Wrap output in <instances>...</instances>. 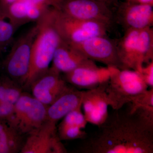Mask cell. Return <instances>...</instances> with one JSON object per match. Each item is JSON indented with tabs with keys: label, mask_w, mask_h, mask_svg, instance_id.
Wrapping results in <instances>:
<instances>
[{
	"label": "cell",
	"mask_w": 153,
	"mask_h": 153,
	"mask_svg": "<svg viewBox=\"0 0 153 153\" xmlns=\"http://www.w3.org/2000/svg\"><path fill=\"white\" fill-rule=\"evenodd\" d=\"M100 1L104 3L108 6L110 7V6L114 5V4H117V0H97Z\"/></svg>",
	"instance_id": "obj_25"
},
{
	"label": "cell",
	"mask_w": 153,
	"mask_h": 153,
	"mask_svg": "<svg viewBox=\"0 0 153 153\" xmlns=\"http://www.w3.org/2000/svg\"><path fill=\"white\" fill-rule=\"evenodd\" d=\"M23 92V88L8 76L0 78V102L14 104Z\"/></svg>",
	"instance_id": "obj_20"
},
{
	"label": "cell",
	"mask_w": 153,
	"mask_h": 153,
	"mask_svg": "<svg viewBox=\"0 0 153 153\" xmlns=\"http://www.w3.org/2000/svg\"><path fill=\"white\" fill-rule=\"evenodd\" d=\"M68 86L66 80L61 76V73L51 66L32 83L30 89L34 97L49 106Z\"/></svg>",
	"instance_id": "obj_13"
},
{
	"label": "cell",
	"mask_w": 153,
	"mask_h": 153,
	"mask_svg": "<svg viewBox=\"0 0 153 153\" xmlns=\"http://www.w3.org/2000/svg\"><path fill=\"white\" fill-rule=\"evenodd\" d=\"M82 153H153V126L127 109L114 110L96 131L82 140Z\"/></svg>",
	"instance_id": "obj_1"
},
{
	"label": "cell",
	"mask_w": 153,
	"mask_h": 153,
	"mask_svg": "<svg viewBox=\"0 0 153 153\" xmlns=\"http://www.w3.org/2000/svg\"><path fill=\"white\" fill-rule=\"evenodd\" d=\"M23 1L29 2L53 7L55 8L58 7L61 0H0V7H3L15 2Z\"/></svg>",
	"instance_id": "obj_23"
},
{
	"label": "cell",
	"mask_w": 153,
	"mask_h": 153,
	"mask_svg": "<svg viewBox=\"0 0 153 153\" xmlns=\"http://www.w3.org/2000/svg\"><path fill=\"white\" fill-rule=\"evenodd\" d=\"M52 7L37 22L38 31L33 42L30 70L23 88L30 89L35 80L50 68L54 54L63 40L55 27Z\"/></svg>",
	"instance_id": "obj_2"
},
{
	"label": "cell",
	"mask_w": 153,
	"mask_h": 153,
	"mask_svg": "<svg viewBox=\"0 0 153 153\" xmlns=\"http://www.w3.org/2000/svg\"><path fill=\"white\" fill-rule=\"evenodd\" d=\"M118 54L123 69L140 71L143 66L153 60V31L129 29L116 41Z\"/></svg>",
	"instance_id": "obj_3"
},
{
	"label": "cell",
	"mask_w": 153,
	"mask_h": 153,
	"mask_svg": "<svg viewBox=\"0 0 153 153\" xmlns=\"http://www.w3.org/2000/svg\"><path fill=\"white\" fill-rule=\"evenodd\" d=\"M106 82L95 88L82 91V107L85 120L97 126L104 122L109 114V102L105 91Z\"/></svg>",
	"instance_id": "obj_14"
},
{
	"label": "cell",
	"mask_w": 153,
	"mask_h": 153,
	"mask_svg": "<svg viewBox=\"0 0 153 153\" xmlns=\"http://www.w3.org/2000/svg\"><path fill=\"white\" fill-rule=\"evenodd\" d=\"M111 67V74L105 84L109 106L113 110L123 108L148 89L138 71Z\"/></svg>",
	"instance_id": "obj_4"
},
{
	"label": "cell",
	"mask_w": 153,
	"mask_h": 153,
	"mask_svg": "<svg viewBox=\"0 0 153 153\" xmlns=\"http://www.w3.org/2000/svg\"><path fill=\"white\" fill-rule=\"evenodd\" d=\"M79 107L66 114L57 127V134L61 141L85 139L88 135L84 130L88 123Z\"/></svg>",
	"instance_id": "obj_17"
},
{
	"label": "cell",
	"mask_w": 153,
	"mask_h": 153,
	"mask_svg": "<svg viewBox=\"0 0 153 153\" xmlns=\"http://www.w3.org/2000/svg\"><path fill=\"white\" fill-rule=\"evenodd\" d=\"M38 31L36 23L14 42L3 63L7 76L22 88L29 73L33 42Z\"/></svg>",
	"instance_id": "obj_5"
},
{
	"label": "cell",
	"mask_w": 153,
	"mask_h": 153,
	"mask_svg": "<svg viewBox=\"0 0 153 153\" xmlns=\"http://www.w3.org/2000/svg\"><path fill=\"white\" fill-rule=\"evenodd\" d=\"M88 60L78 49L63 41L55 51L52 67L60 73L66 74Z\"/></svg>",
	"instance_id": "obj_18"
},
{
	"label": "cell",
	"mask_w": 153,
	"mask_h": 153,
	"mask_svg": "<svg viewBox=\"0 0 153 153\" xmlns=\"http://www.w3.org/2000/svg\"><path fill=\"white\" fill-rule=\"evenodd\" d=\"M27 136L20 153L67 152L58 137L57 124L55 123L47 120Z\"/></svg>",
	"instance_id": "obj_9"
},
{
	"label": "cell",
	"mask_w": 153,
	"mask_h": 153,
	"mask_svg": "<svg viewBox=\"0 0 153 153\" xmlns=\"http://www.w3.org/2000/svg\"><path fill=\"white\" fill-rule=\"evenodd\" d=\"M114 15V19L126 30L151 27L153 23V4L126 1L119 4L116 15Z\"/></svg>",
	"instance_id": "obj_12"
},
{
	"label": "cell",
	"mask_w": 153,
	"mask_h": 153,
	"mask_svg": "<svg viewBox=\"0 0 153 153\" xmlns=\"http://www.w3.org/2000/svg\"><path fill=\"white\" fill-rule=\"evenodd\" d=\"M0 9V49L7 47L12 42L17 29L10 22L6 21Z\"/></svg>",
	"instance_id": "obj_21"
},
{
	"label": "cell",
	"mask_w": 153,
	"mask_h": 153,
	"mask_svg": "<svg viewBox=\"0 0 153 153\" xmlns=\"http://www.w3.org/2000/svg\"><path fill=\"white\" fill-rule=\"evenodd\" d=\"M47 107L32 94L23 92L14 103L11 123L20 133L27 136L47 120Z\"/></svg>",
	"instance_id": "obj_7"
},
{
	"label": "cell",
	"mask_w": 153,
	"mask_h": 153,
	"mask_svg": "<svg viewBox=\"0 0 153 153\" xmlns=\"http://www.w3.org/2000/svg\"><path fill=\"white\" fill-rule=\"evenodd\" d=\"M111 74V67H100L93 60L86 63L68 73L64 79L76 88L92 89L108 81Z\"/></svg>",
	"instance_id": "obj_11"
},
{
	"label": "cell",
	"mask_w": 153,
	"mask_h": 153,
	"mask_svg": "<svg viewBox=\"0 0 153 153\" xmlns=\"http://www.w3.org/2000/svg\"><path fill=\"white\" fill-rule=\"evenodd\" d=\"M25 137L10 121L0 119V153L20 152Z\"/></svg>",
	"instance_id": "obj_19"
},
{
	"label": "cell",
	"mask_w": 153,
	"mask_h": 153,
	"mask_svg": "<svg viewBox=\"0 0 153 153\" xmlns=\"http://www.w3.org/2000/svg\"><path fill=\"white\" fill-rule=\"evenodd\" d=\"M82 91L68 85L59 97L48 106L47 120L57 124L66 114L82 106Z\"/></svg>",
	"instance_id": "obj_16"
},
{
	"label": "cell",
	"mask_w": 153,
	"mask_h": 153,
	"mask_svg": "<svg viewBox=\"0 0 153 153\" xmlns=\"http://www.w3.org/2000/svg\"><path fill=\"white\" fill-rule=\"evenodd\" d=\"M51 7L29 2L19 1L0 7L5 16L16 29L30 22L37 23L47 14Z\"/></svg>",
	"instance_id": "obj_15"
},
{
	"label": "cell",
	"mask_w": 153,
	"mask_h": 153,
	"mask_svg": "<svg viewBox=\"0 0 153 153\" xmlns=\"http://www.w3.org/2000/svg\"><path fill=\"white\" fill-rule=\"evenodd\" d=\"M71 46L78 49L88 59L103 63L107 66L123 69L119 57L116 41L106 36H95Z\"/></svg>",
	"instance_id": "obj_10"
},
{
	"label": "cell",
	"mask_w": 153,
	"mask_h": 153,
	"mask_svg": "<svg viewBox=\"0 0 153 153\" xmlns=\"http://www.w3.org/2000/svg\"><path fill=\"white\" fill-rule=\"evenodd\" d=\"M138 72L148 87L153 88V60L144 65Z\"/></svg>",
	"instance_id": "obj_22"
},
{
	"label": "cell",
	"mask_w": 153,
	"mask_h": 153,
	"mask_svg": "<svg viewBox=\"0 0 153 153\" xmlns=\"http://www.w3.org/2000/svg\"><path fill=\"white\" fill-rule=\"evenodd\" d=\"M128 1L141 4H153V0H126Z\"/></svg>",
	"instance_id": "obj_24"
},
{
	"label": "cell",
	"mask_w": 153,
	"mask_h": 153,
	"mask_svg": "<svg viewBox=\"0 0 153 153\" xmlns=\"http://www.w3.org/2000/svg\"><path fill=\"white\" fill-rule=\"evenodd\" d=\"M56 9L79 20L96 21L109 26L114 22L111 8L97 0H61Z\"/></svg>",
	"instance_id": "obj_8"
},
{
	"label": "cell",
	"mask_w": 153,
	"mask_h": 153,
	"mask_svg": "<svg viewBox=\"0 0 153 153\" xmlns=\"http://www.w3.org/2000/svg\"><path fill=\"white\" fill-rule=\"evenodd\" d=\"M53 20L62 40L71 45L80 44L95 36H106L109 26L101 22L71 18L55 7Z\"/></svg>",
	"instance_id": "obj_6"
}]
</instances>
